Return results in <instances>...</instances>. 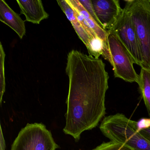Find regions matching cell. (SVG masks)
Returning a JSON list of instances; mask_svg holds the SVG:
<instances>
[{
	"label": "cell",
	"instance_id": "cell-1",
	"mask_svg": "<svg viewBox=\"0 0 150 150\" xmlns=\"http://www.w3.org/2000/svg\"><path fill=\"white\" fill-rule=\"evenodd\" d=\"M66 72L69 91L63 131L78 142L81 133L96 127L106 114L109 77L101 59L76 50L67 55Z\"/></svg>",
	"mask_w": 150,
	"mask_h": 150
},
{
	"label": "cell",
	"instance_id": "cell-2",
	"mask_svg": "<svg viewBox=\"0 0 150 150\" xmlns=\"http://www.w3.org/2000/svg\"><path fill=\"white\" fill-rule=\"evenodd\" d=\"M100 129L111 141L122 143L133 150H150V141L139 133L138 123L123 114L104 117Z\"/></svg>",
	"mask_w": 150,
	"mask_h": 150
},
{
	"label": "cell",
	"instance_id": "cell-3",
	"mask_svg": "<svg viewBox=\"0 0 150 150\" xmlns=\"http://www.w3.org/2000/svg\"><path fill=\"white\" fill-rule=\"evenodd\" d=\"M135 27L142 59L141 67L150 68V3L148 0L126 1Z\"/></svg>",
	"mask_w": 150,
	"mask_h": 150
},
{
	"label": "cell",
	"instance_id": "cell-4",
	"mask_svg": "<svg viewBox=\"0 0 150 150\" xmlns=\"http://www.w3.org/2000/svg\"><path fill=\"white\" fill-rule=\"evenodd\" d=\"M108 32L109 50L111 55L114 76L126 82L139 83V75L136 72L134 60L125 45L113 30Z\"/></svg>",
	"mask_w": 150,
	"mask_h": 150
},
{
	"label": "cell",
	"instance_id": "cell-5",
	"mask_svg": "<svg viewBox=\"0 0 150 150\" xmlns=\"http://www.w3.org/2000/svg\"><path fill=\"white\" fill-rule=\"evenodd\" d=\"M51 132L42 123L28 124L19 133L11 150H56Z\"/></svg>",
	"mask_w": 150,
	"mask_h": 150
},
{
	"label": "cell",
	"instance_id": "cell-6",
	"mask_svg": "<svg viewBox=\"0 0 150 150\" xmlns=\"http://www.w3.org/2000/svg\"><path fill=\"white\" fill-rule=\"evenodd\" d=\"M111 30L118 36L130 53L135 64L142 67V59L135 27L127 6Z\"/></svg>",
	"mask_w": 150,
	"mask_h": 150
},
{
	"label": "cell",
	"instance_id": "cell-7",
	"mask_svg": "<svg viewBox=\"0 0 150 150\" xmlns=\"http://www.w3.org/2000/svg\"><path fill=\"white\" fill-rule=\"evenodd\" d=\"M98 20L106 31L115 26L123 9L118 0H91Z\"/></svg>",
	"mask_w": 150,
	"mask_h": 150
},
{
	"label": "cell",
	"instance_id": "cell-8",
	"mask_svg": "<svg viewBox=\"0 0 150 150\" xmlns=\"http://www.w3.org/2000/svg\"><path fill=\"white\" fill-rule=\"evenodd\" d=\"M17 2L21 14L25 16L26 21L39 24L42 21L49 17V14L45 10L41 0H17Z\"/></svg>",
	"mask_w": 150,
	"mask_h": 150
},
{
	"label": "cell",
	"instance_id": "cell-9",
	"mask_svg": "<svg viewBox=\"0 0 150 150\" xmlns=\"http://www.w3.org/2000/svg\"><path fill=\"white\" fill-rule=\"evenodd\" d=\"M0 21L16 32L20 39L26 35L25 21L4 0L0 1Z\"/></svg>",
	"mask_w": 150,
	"mask_h": 150
},
{
	"label": "cell",
	"instance_id": "cell-10",
	"mask_svg": "<svg viewBox=\"0 0 150 150\" xmlns=\"http://www.w3.org/2000/svg\"><path fill=\"white\" fill-rule=\"evenodd\" d=\"M67 3L74 10L79 13L86 21L90 29L101 39L105 44L108 45V32L100 27L94 21L92 16L87 12L79 0H66Z\"/></svg>",
	"mask_w": 150,
	"mask_h": 150
},
{
	"label": "cell",
	"instance_id": "cell-11",
	"mask_svg": "<svg viewBox=\"0 0 150 150\" xmlns=\"http://www.w3.org/2000/svg\"><path fill=\"white\" fill-rule=\"evenodd\" d=\"M57 2L62 11L66 16L67 19L71 23L80 39L82 41L85 45H86L91 40V38L77 19L74 9L67 3L66 0H58Z\"/></svg>",
	"mask_w": 150,
	"mask_h": 150
},
{
	"label": "cell",
	"instance_id": "cell-12",
	"mask_svg": "<svg viewBox=\"0 0 150 150\" xmlns=\"http://www.w3.org/2000/svg\"><path fill=\"white\" fill-rule=\"evenodd\" d=\"M139 75V89L150 116V68L141 67Z\"/></svg>",
	"mask_w": 150,
	"mask_h": 150
},
{
	"label": "cell",
	"instance_id": "cell-13",
	"mask_svg": "<svg viewBox=\"0 0 150 150\" xmlns=\"http://www.w3.org/2000/svg\"><path fill=\"white\" fill-rule=\"evenodd\" d=\"M6 54L1 43L0 42V102L1 103L2 97L6 90V80L5 75V59Z\"/></svg>",
	"mask_w": 150,
	"mask_h": 150
},
{
	"label": "cell",
	"instance_id": "cell-14",
	"mask_svg": "<svg viewBox=\"0 0 150 150\" xmlns=\"http://www.w3.org/2000/svg\"><path fill=\"white\" fill-rule=\"evenodd\" d=\"M93 150H133L126 145L115 142L110 141L109 142H103Z\"/></svg>",
	"mask_w": 150,
	"mask_h": 150
},
{
	"label": "cell",
	"instance_id": "cell-15",
	"mask_svg": "<svg viewBox=\"0 0 150 150\" xmlns=\"http://www.w3.org/2000/svg\"><path fill=\"white\" fill-rule=\"evenodd\" d=\"M79 1L85 9L86 10L87 12L92 16L94 21L100 28L104 30L102 25L101 24L100 22L96 16L93 6L92 4V1L91 0H79Z\"/></svg>",
	"mask_w": 150,
	"mask_h": 150
},
{
	"label": "cell",
	"instance_id": "cell-16",
	"mask_svg": "<svg viewBox=\"0 0 150 150\" xmlns=\"http://www.w3.org/2000/svg\"><path fill=\"white\" fill-rule=\"evenodd\" d=\"M139 133L150 141V124L146 127L139 129Z\"/></svg>",
	"mask_w": 150,
	"mask_h": 150
},
{
	"label": "cell",
	"instance_id": "cell-17",
	"mask_svg": "<svg viewBox=\"0 0 150 150\" xmlns=\"http://www.w3.org/2000/svg\"><path fill=\"white\" fill-rule=\"evenodd\" d=\"M148 1H149V2H150V0H148Z\"/></svg>",
	"mask_w": 150,
	"mask_h": 150
}]
</instances>
